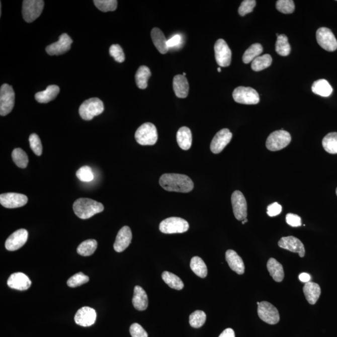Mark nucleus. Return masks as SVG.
I'll use <instances>...</instances> for the list:
<instances>
[{
    "label": "nucleus",
    "mask_w": 337,
    "mask_h": 337,
    "mask_svg": "<svg viewBox=\"0 0 337 337\" xmlns=\"http://www.w3.org/2000/svg\"><path fill=\"white\" fill-rule=\"evenodd\" d=\"M159 185L165 191L178 193H189L194 189L191 179L180 174H164L159 179Z\"/></svg>",
    "instance_id": "1"
},
{
    "label": "nucleus",
    "mask_w": 337,
    "mask_h": 337,
    "mask_svg": "<svg viewBox=\"0 0 337 337\" xmlns=\"http://www.w3.org/2000/svg\"><path fill=\"white\" fill-rule=\"evenodd\" d=\"M73 211L81 219H88L104 211V206L99 202L89 198H79L74 202Z\"/></svg>",
    "instance_id": "2"
},
{
    "label": "nucleus",
    "mask_w": 337,
    "mask_h": 337,
    "mask_svg": "<svg viewBox=\"0 0 337 337\" xmlns=\"http://www.w3.org/2000/svg\"><path fill=\"white\" fill-rule=\"evenodd\" d=\"M135 139L137 143L142 146H152L157 141V129L152 123H144L137 129L135 133Z\"/></svg>",
    "instance_id": "3"
},
{
    "label": "nucleus",
    "mask_w": 337,
    "mask_h": 337,
    "mask_svg": "<svg viewBox=\"0 0 337 337\" xmlns=\"http://www.w3.org/2000/svg\"><path fill=\"white\" fill-rule=\"evenodd\" d=\"M105 110L103 101L97 98L86 100L80 106L79 113L82 119L92 120L95 116L101 115Z\"/></svg>",
    "instance_id": "4"
},
{
    "label": "nucleus",
    "mask_w": 337,
    "mask_h": 337,
    "mask_svg": "<svg viewBox=\"0 0 337 337\" xmlns=\"http://www.w3.org/2000/svg\"><path fill=\"white\" fill-rule=\"evenodd\" d=\"M189 223L180 217H172L162 220L159 225L160 231L164 234H181L188 231Z\"/></svg>",
    "instance_id": "5"
},
{
    "label": "nucleus",
    "mask_w": 337,
    "mask_h": 337,
    "mask_svg": "<svg viewBox=\"0 0 337 337\" xmlns=\"http://www.w3.org/2000/svg\"><path fill=\"white\" fill-rule=\"evenodd\" d=\"M291 142V136L287 131H276L269 135L266 141V147L269 151H277L285 148Z\"/></svg>",
    "instance_id": "6"
},
{
    "label": "nucleus",
    "mask_w": 337,
    "mask_h": 337,
    "mask_svg": "<svg viewBox=\"0 0 337 337\" xmlns=\"http://www.w3.org/2000/svg\"><path fill=\"white\" fill-rule=\"evenodd\" d=\"M15 95L12 86L4 84L0 89V115L5 116L12 112L15 105Z\"/></svg>",
    "instance_id": "7"
},
{
    "label": "nucleus",
    "mask_w": 337,
    "mask_h": 337,
    "mask_svg": "<svg viewBox=\"0 0 337 337\" xmlns=\"http://www.w3.org/2000/svg\"><path fill=\"white\" fill-rule=\"evenodd\" d=\"M232 97L236 103L243 105H257L260 101L259 93L250 87L236 88L233 92Z\"/></svg>",
    "instance_id": "8"
},
{
    "label": "nucleus",
    "mask_w": 337,
    "mask_h": 337,
    "mask_svg": "<svg viewBox=\"0 0 337 337\" xmlns=\"http://www.w3.org/2000/svg\"><path fill=\"white\" fill-rule=\"evenodd\" d=\"M44 1L42 0H25L23 2L22 15L27 23H32L37 19L42 13Z\"/></svg>",
    "instance_id": "9"
},
{
    "label": "nucleus",
    "mask_w": 337,
    "mask_h": 337,
    "mask_svg": "<svg viewBox=\"0 0 337 337\" xmlns=\"http://www.w3.org/2000/svg\"><path fill=\"white\" fill-rule=\"evenodd\" d=\"M258 315L262 320L270 325H275L279 322L280 315L278 310L268 302H258Z\"/></svg>",
    "instance_id": "10"
},
{
    "label": "nucleus",
    "mask_w": 337,
    "mask_h": 337,
    "mask_svg": "<svg viewBox=\"0 0 337 337\" xmlns=\"http://www.w3.org/2000/svg\"><path fill=\"white\" fill-rule=\"evenodd\" d=\"M318 45L324 50L333 52L337 49V40L331 30L329 28H320L316 33Z\"/></svg>",
    "instance_id": "11"
},
{
    "label": "nucleus",
    "mask_w": 337,
    "mask_h": 337,
    "mask_svg": "<svg viewBox=\"0 0 337 337\" xmlns=\"http://www.w3.org/2000/svg\"><path fill=\"white\" fill-rule=\"evenodd\" d=\"M215 57L217 63L221 67L229 66L231 63L232 52L223 39H219L214 45Z\"/></svg>",
    "instance_id": "12"
},
{
    "label": "nucleus",
    "mask_w": 337,
    "mask_h": 337,
    "mask_svg": "<svg viewBox=\"0 0 337 337\" xmlns=\"http://www.w3.org/2000/svg\"><path fill=\"white\" fill-rule=\"evenodd\" d=\"M231 202L233 212L238 220L247 219V204L244 196L239 191H235L232 194Z\"/></svg>",
    "instance_id": "13"
},
{
    "label": "nucleus",
    "mask_w": 337,
    "mask_h": 337,
    "mask_svg": "<svg viewBox=\"0 0 337 337\" xmlns=\"http://www.w3.org/2000/svg\"><path fill=\"white\" fill-rule=\"evenodd\" d=\"M28 199L24 194L9 193L0 195V203L8 209L18 208L27 204Z\"/></svg>",
    "instance_id": "14"
},
{
    "label": "nucleus",
    "mask_w": 337,
    "mask_h": 337,
    "mask_svg": "<svg viewBox=\"0 0 337 337\" xmlns=\"http://www.w3.org/2000/svg\"><path fill=\"white\" fill-rule=\"evenodd\" d=\"M72 40L66 33L62 34L57 42L51 44L46 47V51L51 56L61 55L68 51L71 48Z\"/></svg>",
    "instance_id": "15"
},
{
    "label": "nucleus",
    "mask_w": 337,
    "mask_h": 337,
    "mask_svg": "<svg viewBox=\"0 0 337 337\" xmlns=\"http://www.w3.org/2000/svg\"><path fill=\"white\" fill-rule=\"evenodd\" d=\"M232 134L228 129L219 131L212 140L211 150L214 154H219L231 141Z\"/></svg>",
    "instance_id": "16"
},
{
    "label": "nucleus",
    "mask_w": 337,
    "mask_h": 337,
    "mask_svg": "<svg viewBox=\"0 0 337 337\" xmlns=\"http://www.w3.org/2000/svg\"><path fill=\"white\" fill-rule=\"evenodd\" d=\"M28 232L27 230L21 229L17 230L7 238L5 247L8 250L15 251L20 249L27 242Z\"/></svg>",
    "instance_id": "17"
},
{
    "label": "nucleus",
    "mask_w": 337,
    "mask_h": 337,
    "mask_svg": "<svg viewBox=\"0 0 337 337\" xmlns=\"http://www.w3.org/2000/svg\"><path fill=\"white\" fill-rule=\"evenodd\" d=\"M278 245L280 247L289 250L290 252L299 254L300 258H303L305 256L304 245L299 238L294 236H288V237L281 238V239L279 241Z\"/></svg>",
    "instance_id": "18"
},
{
    "label": "nucleus",
    "mask_w": 337,
    "mask_h": 337,
    "mask_svg": "<svg viewBox=\"0 0 337 337\" xmlns=\"http://www.w3.org/2000/svg\"><path fill=\"white\" fill-rule=\"evenodd\" d=\"M97 314L95 309L89 307L80 308L75 315L74 321L82 326H92L97 320Z\"/></svg>",
    "instance_id": "19"
},
{
    "label": "nucleus",
    "mask_w": 337,
    "mask_h": 337,
    "mask_svg": "<svg viewBox=\"0 0 337 337\" xmlns=\"http://www.w3.org/2000/svg\"><path fill=\"white\" fill-rule=\"evenodd\" d=\"M131 230L128 226L122 227L116 236L115 243H114V248L117 252H123L129 247L132 240Z\"/></svg>",
    "instance_id": "20"
},
{
    "label": "nucleus",
    "mask_w": 337,
    "mask_h": 337,
    "mask_svg": "<svg viewBox=\"0 0 337 337\" xmlns=\"http://www.w3.org/2000/svg\"><path fill=\"white\" fill-rule=\"evenodd\" d=\"M8 286L13 289L26 290L29 289L32 285L29 277L22 272H17L11 275L8 279Z\"/></svg>",
    "instance_id": "21"
},
{
    "label": "nucleus",
    "mask_w": 337,
    "mask_h": 337,
    "mask_svg": "<svg viewBox=\"0 0 337 337\" xmlns=\"http://www.w3.org/2000/svg\"><path fill=\"white\" fill-rule=\"evenodd\" d=\"M225 259L230 268L238 275H242L245 272V266L242 258L235 251L228 250L225 253Z\"/></svg>",
    "instance_id": "22"
},
{
    "label": "nucleus",
    "mask_w": 337,
    "mask_h": 337,
    "mask_svg": "<svg viewBox=\"0 0 337 337\" xmlns=\"http://www.w3.org/2000/svg\"><path fill=\"white\" fill-rule=\"evenodd\" d=\"M173 89L176 97L187 98L189 94V86L186 76L181 74L176 75L173 79Z\"/></svg>",
    "instance_id": "23"
},
{
    "label": "nucleus",
    "mask_w": 337,
    "mask_h": 337,
    "mask_svg": "<svg viewBox=\"0 0 337 337\" xmlns=\"http://www.w3.org/2000/svg\"><path fill=\"white\" fill-rule=\"evenodd\" d=\"M133 304L136 310L143 311L148 307V297L146 292L141 287H134Z\"/></svg>",
    "instance_id": "24"
},
{
    "label": "nucleus",
    "mask_w": 337,
    "mask_h": 337,
    "mask_svg": "<svg viewBox=\"0 0 337 337\" xmlns=\"http://www.w3.org/2000/svg\"><path fill=\"white\" fill-rule=\"evenodd\" d=\"M303 291L308 303L311 305L315 304L321 294V289L319 285L312 282L305 283L303 288Z\"/></svg>",
    "instance_id": "25"
},
{
    "label": "nucleus",
    "mask_w": 337,
    "mask_h": 337,
    "mask_svg": "<svg viewBox=\"0 0 337 337\" xmlns=\"http://www.w3.org/2000/svg\"><path fill=\"white\" fill-rule=\"evenodd\" d=\"M151 38L155 48L161 54L167 53L170 48L167 46V40L164 33L158 28H154L151 31Z\"/></svg>",
    "instance_id": "26"
},
{
    "label": "nucleus",
    "mask_w": 337,
    "mask_h": 337,
    "mask_svg": "<svg viewBox=\"0 0 337 337\" xmlns=\"http://www.w3.org/2000/svg\"><path fill=\"white\" fill-rule=\"evenodd\" d=\"M59 88L56 85L49 86L45 91L36 93L35 99L40 103H48L55 99L59 93Z\"/></svg>",
    "instance_id": "27"
},
{
    "label": "nucleus",
    "mask_w": 337,
    "mask_h": 337,
    "mask_svg": "<svg viewBox=\"0 0 337 337\" xmlns=\"http://www.w3.org/2000/svg\"><path fill=\"white\" fill-rule=\"evenodd\" d=\"M268 271L275 281L281 282L284 278L283 266L274 258H271L267 264Z\"/></svg>",
    "instance_id": "28"
},
{
    "label": "nucleus",
    "mask_w": 337,
    "mask_h": 337,
    "mask_svg": "<svg viewBox=\"0 0 337 337\" xmlns=\"http://www.w3.org/2000/svg\"><path fill=\"white\" fill-rule=\"evenodd\" d=\"M177 142L181 149L185 151L190 149L193 142L190 129L184 126L179 129L177 133Z\"/></svg>",
    "instance_id": "29"
},
{
    "label": "nucleus",
    "mask_w": 337,
    "mask_h": 337,
    "mask_svg": "<svg viewBox=\"0 0 337 337\" xmlns=\"http://www.w3.org/2000/svg\"><path fill=\"white\" fill-rule=\"evenodd\" d=\"M312 90L315 94L322 97H328L333 92V88L326 79H318L313 82Z\"/></svg>",
    "instance_id": "30"
},
{
    "label": "nucleus",
    "mask_w": 337,
    "mask_h": 337,
    "mask_svg": "<svg viewBox=\"0 0 337 337\" xmlns=\"http://www.w3.org/2000/svg\"><path fill=\"white\" fill-rule=\"evenodd\" d=\"M151 76V72L148 67L141 66L139 67L136 74V82L139 89L144 90L147 87V82Z\"/></svg>",
    "instance_id": "31"
},
{
    "label": "nucleus",
    "mask_w": 337,
    "mask_h": 337,
    "mask_svg": "<svg viewBox=\"0 0 337 337\" xmlns=\"http://www.w3.org/2000/svg\"><path fill=\"white\" fill-rule=\"evenodd\" d=\"M191 269L197 276L205 278L207 276V268L204 262L199 257H194L191 259Z\"/></svg>",
    "instance_id": "32"
},
{
    "label": "nucleus",
    "mask_w": 337,
    "mask_h": 337,
    "mask_svg": "<svg viewBox=\"0 0 337 337\" xmlns=\"http://www.w3.org/2000/svg\"><path fill=\"white\" fill-rule=\"evenodd\" d=\"M162 278L165 283L173 289L181 290L185 287L180 277L170 272L165 271L162 274Z\"/></svg>",
    "instance_id": "33"
},
{
    "label": "nucleus",
    "mask_w": 337,
    "mask_h": 337,
    "mask_svg": "<svg viewBox=\"0 0 337 337\" xmlns=\"http://www.w3.org/2000/svg\"><path fill=\"white\" fill-rule=\"evenodd\" d=\"M263 46L259 43L253 44L245 51L242 57L243 63L248 64L252 62L257 57L263 53Z\"/></svg>",
    "instance_id": "34"
},
{
    "label": "nucleus",
    "mask_w": 337,
    "mask_h": 337,
    "mask_svg": "<svg viewBox=\"0 0 337 337\" xmlns=\"http://www.w3.org/2000/svg\"><path fill=\"white\" fill-rule=\"evenodd\" d=\"M98 247L97 241L88 239L82 242L77 248V252L82 256H90L95 253Z\"/></svg>",
    "instance_id": "35"
},
{
    "label": "nucleus",
    "mask_w": 337,
    "mask_h": 337,
    "mask_svg": "<svg viewBox=\"0 0 337 337\" xmlns=\"http://www.w3.org/2000/svg\"><path fill=\"white\" fill-rule=\"evenodd\" d=\"M272 62V56L268 54H264L263 56L257 57L252 62L251 67L254 71H261L271 66Z\"/></svg>",
    "instance_id": "36"
},
{
    "label": "nucleus",
    "mask_w": 337,
    "mask_h": 337,
    "mask_svg": "<svg viewBox=\"0 0 337 337\" xmlns=\"http://www.w3.org/2000/svg\"><path fill=\"white\" fill-rule=\"evenodd\" d=\"M324 149L330 154H337V133L326 135L322 141Z\"/></svg>",
    "instance_id": "37"
},
{
    "label": "nucleus",
    "mask_w": 337,
    "mask_h": 337,
    "mask_svg": "<svg viewBox=\"0 0 337 337\" xmlns=\"http://www.w3.org/2000/svg\"><path fill=\"white\" fill-rule=\"evenodd\" d=\"M276 51L277 54L282 56L289 55L290 46L286 35H280L277 37L276 43Z\"/></svg>",
    "instance_id": "38"
},
{
    "label": "nucleus",
    "mask_w": 337,
    "mask_h": 337,
    "mask_svg": "<svg viewBox=\"0 0 337 337\" xmlns=\"http://www.w3.org/2000/svg\"><path fill=\"white\" fill-rule=\"evenodd\" d=\"M12 159L15 164L20 168H26L27 167L28 157L27 153L21 148H16L12 152Z\"/></svg>",
    "instance_id": "39"
},
{
    "label": "nucleus",
    "mask_w": 337,
    "mask_h": 337,
    "mask_svg": "<svg viewBox=\"0 0 337 337\" xmlns=\"http://www.w3.org/2000/svg\"><path fill=\"white\" fill-rule=\"evenodd\" d=\"M206 320V314L203 311L196 310L189 317V323L192 327L199 328L204 325Z\"/></svg>",
    "instance_id": "40"
},
{
    "label": "nucleus",
    "mask_w": 337,
    "mask_h": 337,
    "mask_svg": "<svg viewBox=\"0 0 337 337\" xmlns=\"http://www.w3.org/2000/svg\"><path fill=\"white\" fill-rule=\"evenodd\" d=\"M93 2L97 9L103 12H113L117 9L116 0H95Z\"/></svg>",
    "instance_id": "41"
},
{
    "label": "nucleus",
    "mask_w": 337,
    "mask_h": 337,
    "mask_svg": "<svg viewBox=\"0 0 337 337\" xmlns=\"http://www.w3.org/2000/svg\"><path fill=\"white\" fill-rule=\"evenodd\" d=\"M89 277L86 276L82 272H79L74 274L73 276L70 277L67 282V286L70 287H77L82 286L89 282Z\"/></svg>",
    "instance_id": "42"
},
{
    "label": "nucleus",
    "mask_w": 337,
    "mask_h": 337,
    "mask_svg": "<svg viewBox=\"0 0 337 337\" xmlns=\"http://www.w3.org/2000/svg\"><path fill=\"white\" fill-rule=\"evenodd\" d=\"M76 176L82 182L89 183L94 180V175L92 168L88 165L79 168L76 172Z\"/></svg>",
    "instance_id": "43"
},
{
    "label": "nucleus",
    "mask_w": 337,
    "mask_h": 337,
    "mask_svg": "<svg viewBox=\"0 0 337 337\" xmlns=\"http://www.w3.org/2000/svg\"><path fill=\"white\" fill-rule=\"evenodd\" d=\"M276 8L282 14H292L295 10L294 2L292 0H279L276 3Z\"/></svg>",
    "instance_id": "44"
},
{
    "label": "nucleus",
    "mask_w": 337,
    "mask_h": 337,
    "mask_svg": "<svg viewBox=\"0 0 337 337\" xmlns=\"http://www.w3.org/2000/svg\"><path fill=\"white\" fill-rule=\"evenodd\" d=\"M31 149L36 155H41L43 152V146L40 137L36 134H31L29 137Z\"/></svg>",
    "instance_id": "45"
},
{
    "label": "nucleus",
    "mask_w": 337,
    "mask_h": 337,
    "mask_svg": "<svg viewBox=\"0 0 337 337\" xmlns=\"http://www.w3.org/2000/svg\"><path fill=\"white\" fill-rule=\"evenodd\" d=\"M256 5V1L255 0H245V1L242 2L240 7L238 8V14L240 16H245V15L253 12Z\"/></svg>",
    "instance_id": "46"
},
{
    "label": "nucleus",
    "mask_w": 337,
    "mask_h": 337,
    "mask_svg": "<svg viewBox=\"0 0 337 337\" xmlns=\"http://www.w3.org/2000/svg\"><path fill=\"white\" fill-rule=\"evenodd\" d=\"M110 54L118 63H123L125 60V55L123 49L119 45H113L110 48Z\"/></svg>",
    "instance_id": "47"
},
{
    "label": "nucleus",
    "mask_w": 337,
    "mask_h": 337,
    "mask_svg": "<svg viewBox=\"0 0 337 337\" xmlns=\"http://www.w3.org/2000/svg\"><path fill=\"white\" fill-rule=\"evenodd\" d=\"M129 331L132 337H148L146 330L138 323L132 324Z\"/></svg>",
    "instance_id": "48"
},
{
    "label": "nucleus",
    "mask_w": 337,
    "mask_h": 337,
    "mask_svg": "<svg viewBox=\"0 0 337 337\" xmlns=\"http://www.w3.org/2000/svg\"><path fill=\"white\" fill-rule=\"evenodd\" d=\"M286 222L290 226L297 227L302 225L301 218L298 215L289 213L287 214Z\"/></svg>",
    "instance_id": "49"
},
{
    "label": "nucleus",
    "mask_w": 337,
    "mask_h": 337,
    "mask_svg": "<svg viewBox=\"0 0 337 337\" xmlns=\"http://www.w3.org/2000/svg\"><path fill=\"white\" fill-rule=\"evenodd\" d=\"M282 210L281 205L277 202H274V203L270 204L268 207V214L270 217L277 216L281 213Z\"/></svg>",
    "instance_id": "50"
},
{
    "label": "nucleus",
    "mask_w": 337,
    "mask_h": 337,
    "mask_svg": "<svg viewBox=\"0 0 337 337\" xmlns=\"http://www.w3.org/2000/svg\"><path fill=\"white\" fill-rule=\"evenodd\" d=\"M182 42V37L180 35H175L167 40V46L168 48L176 47Z\"/></svg>",
    "instance_id": "51"
},
{
    "label": "nucleus",
    "mask_w": 337,
    "mask_h": 337,
    "mask_svg": "<svg viewBox=\"0 0 337 337\" xmlns=\"http://www.w3.org/2000/svg\"><path fill=\"white\" fill-rule=\"evenodd\" d=\"M219 337H235V332L232 328H227L222 331Z\"/></svg>",
    "instance_id": "52"
},
{
    "label": "nucleus",
    "mask_w": 337,
    "mask_h": 337,
    "mask_svg": "<svg viewBox=\"0 0 337 337\" xmlns=\"http://www.w3.org/2000/svg\"><path fill=\"white\" fill-rule=\"evenodd\" d=\"M299 278L300 281L302 282L307 283V282H310L311 276H310V274L307 273H302L299 275Z\"/></svg>",
    "instance_id": "53"
},
{
    "label": "nucleus",
    "mask_w": 337,
    "mask_h": 337,
    "mask_svg": "<svg viewBox=\"0 0 337 337\" xmlns=\"http://www.w3.org/2000/svg\"><path fill=\"white\" fill-rule=\"evenodd\" d=\"M248 221V220L247 219H245L243 220L242 221V224H245L246 222Z\"/></svg>",
    "instance_id": "54"
},
{
    "label": "nucleus",
    "mask_w": 337,
    "mask_h": 337,
    "mask_svg": "<svg viewBox=\"0 0 337 337\" xmlns=\"http://www.w3.org/2000/svg\"><path fill=\"white\" fill-rule=\"evenodd\" d=\"M217 71H218L219 72L221 71V69H220V67H218V69H217Z\"/></svg>",
    "instance_id": "55"
},
{
    "label": "nucleus",
    "mask_w": 337,
    "mask_h": 337,
    "mask_svg": "<svg viewBox=\"0 0 337 337\" xmlns=\"http://www.w3.org/2000/svg\"><path fill=\"white\" fill-rule=\"evenodd\" d=\"M186 74L185 73V72H184V73H183V76H186Z\"/></svg>",
    "instance_id": "56"
},
{
    "label": "nucleus",
    "mask_w": 337,
    "mask_h": 337,
    "mask_svg": "<svg viewBox=\"0 0 337 337\" xmlns=\"http://www.w3.org/2000/svg\"><path fill=\"white\" fill-rule=\"evenodd\" d=\"M336 196H337V188L336 189Z\"/></svg>",
    "instance_id": "57"
}]
</instances>
